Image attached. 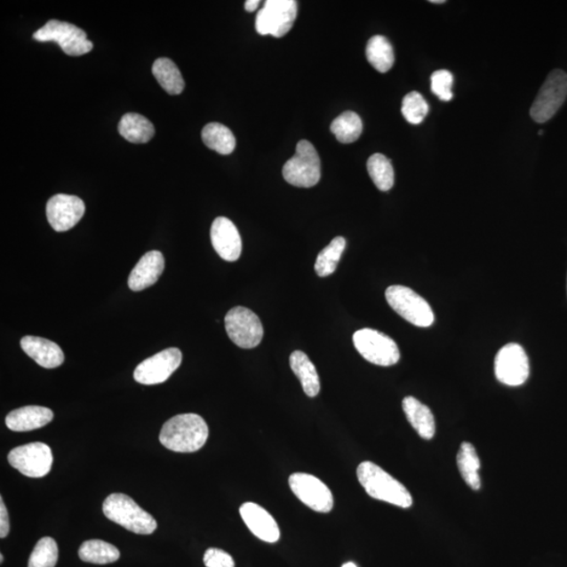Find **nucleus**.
Wrapping results in <instances>:
<instances>
[{
  "label": "nucleus",
  "mask_w": 567,
  "mask_h": 567,
  "mask_svg": "<svg viewBox=\"0 0 567 567\" xmlns=\"http://www.w3.org/2000/svg\"><path fill=\"white\" fill-rule=\"evenodd\" d=\"M208 426L198 414L188 413L167 420L160 433V443L178 453H194L204 448L208 439Z\"/></svg>",
  "instance_id": "obj_1"
},
{
  "label": "nucleus",
  "mask_w": 567,
  "mask_h": 567,
  "mask_svg": "<svg viewBox=\"0 0 567 567\" xmlns=\"http://www.w3.org/2000/svg\"><path fill=\"white\" fill-rule=\"evenodd\" d=\"M356 474L358 482L372 499L398 507H412L413 499L406 487L373 462H362Z\"/></svg>",
  "instance_id": "obj_2"
},
{
  "label": "nucleus",
  "mask_w": 567,
  "mask_h": 567,
  "mask_svg": "<svg viewBox=\"0 0 567 567\" xmlns=\"http://www.w3.org/2000/svg\"><path fill=\"white\" fill-rule=\"evenodd\" d=\"M103 514L127 531L139 535H150L157 530V522L144 511L130 496L111 494L103 502Z\"/></svg>",
  "instance_id": "obj_3"
},
{
  "label": "nucleus",
  "mask_w": 567,
  "mask_h": 567,
  "mask_svg": "<svg viewBox=\"0 0 567 567\" xmlns=\"http://www.w3.org/2000/svg\"><path fill=\"white\" fill-rule=\"evenodd\" d=\"M283 176L293 187L309 188L321 180V160L309 141L298 143L291 159L283 167Z\"/></svg>",
  "instance_id": "obj_4"
},
{
  "label": "nucleus",
  "mask_w": 567,
  "mask_h": 567,
  "mask_svg": "<svg viewBox=\"0 0 567 567\" xmlns=\"http://www.w3.org/2000/svg\"><path fill=\"white\" fill-rule=\"evenodd\" d=\"M33 38L39 43H56L68 56L84 55L92 50L88 35L80 28L66 21L52 20L46 22L33 34Z\"/></svg>",
  "instance_id": "obj_5"
},
{
  "label": "nucleus",
  "mask_w": 567,
  "mask_h": 567,
  "mask_svg": "<svg viewBox=\"0 0 567 567\" xmlns=\"http://www.w3.org/2000/svg\"><path fill=\"white\" fill-rule=\"evenodd\" d=\"M386 299L397 315L414 326L427 328L434 323L431 306L412 289L401 285L390 286L386 291Z\"/></svg>",
  "instance_id": "obj_6"
},
{
  "label": "nucleus",
  "mask_w": 567,
  "mask_h": 567,
  "mask_svg": "<svg viewBox=\"0 0 567 567\" xmlns=\"http://www.w3.org/2000/svg\"><path fill=\"white\" fill-rule=\"evenodd\" d=\"M353 344L364 360L378 366H393L401 358L395 341L378 330H358L353 335Z\"/></svg>",
  "instance_id": "obj_7"
},
{
  "label": "nucleus",
  "mask_w": 567,
  "mask_h": 567,
  "mask_svg": "<svg viewBox=\"0 0 567 567\" xmlns=\"http://www.w3.org/2000/svg\"><path fill=\"white\" fill-rule=\"evenodd\" d=\"M567 97V74L563 69H555L548 75L541 86L533 106L531 117L537 124H545L551 120L563 107Z\"/></svg>",
  "instance_id": "obj_8"
},
{
  "label": "nucleus",
  "mask_w": 567,
  "mask_h": 567,
  "mask_svg": "<svg viewBox=\"0 0 567 567\" xmlns=\"http://www.w3.org/2000/svg\"><path fill=\"white\" fill-rule=\"evenodd\" d=\"M225 328L231 341L243 349L256 348L264 337L261 320L245 307H235L228 311L225 316Z\"/></svg>",
  "instance_id": "obj_9"
},
{
  "label": "nucleus",
  "mask_w": 567,
  "mask_h": 567,
  "mask_svg": "<svg viewBox=\"0 0 567 567\" xmlns=\"http://www.w3.org/2000/svg\"><path fill=\"white\" fill-rule=\"evenodd\" d=\"M297 15L298 3L295 0H268L257 15V32L264 36H285L291 31Z\"/></svg>",
  "instance_id": "obj_10"
},
{
  "label": "nucleus",
  "mask_w": 567,
  "mask_h": 567,
  "mask_svg": "<svg viewBox=\"0 0 567 567\" xmlns=\"http://www.w3.org/2000/svg\"><path fill=\"white\" fill-rule=\"evenodd\" d=\"M8 460L9 464L23 475L42 478L48 475L51 471L53 454L48 444L32 443L12 450Z\"/></svg>",
  "instance_id": "obj_11"
},
{
  "label": "nucleus",
  "mask_w": 567,
  "mask_h": 567,
  "mask_svg": "<svg viewBox=\"0 0 567 567\" xmlns=\"http://www.w3.org/2000/svg\"><path fill=\"white\" fill-rule=\"evenodd\" d=\"M495 375L501 384L522 386L529 379V357L519 344H507L497 353Z\"/></svg>",
  "instance_id": "obj_12"
},
{
  "label": "nucleus",
  "mask_w": 567,
  "mask_h": 567,
  "mask_svg": "<svg viewBox=\"0 0 567 567\" xmlns=\"http://www.w3.org/2000/svg\"><path fill=\"white\" fill-rule=\"evenodd\" d=\"M289 485L293 494L311 510L318 513L332 510V491L317 477L307 473H294L289 477Z\"/></svg>",
  "instance_id": "obj_13"
},
{
  "label": "nucleus",
  "mask_w": 567,
  "mask_h": 567,
  "mask_svg": "<svg viewBox=\"0 0 567 567\" xmlns=\"http://www.w3.org/2000/svg\"><path fill=\"white\" fill-rule=\"evenodd\" d=\"M182 352L178 348H169L147 358L139 363L134 372V379L141 385H159L171 378L180 367Z\"/></svg>",
  "instance_id": "obj_14"
},
{
  "label": "nucleus",
  "mask_w": 567,
  "mask_h": 567,
  "mask_svg": "<svg viewBox=\"0 0 567 567\" xmlns=\"http://www.w3.org/2000/svg\"><path fill=\"white\" fill-rule=\"evenodd\" d=\"M84 212V202L76 196L56 195L46 204V217L57 233L73 228L83 219Z\"/></svg>",
  "instance_id": "obj_15"
},
{
  "label": "nucleus",
  "mask_w": 567,
  "mask_h": 567,
  "mask_svg": "<svg viewBox=\"0 0 567 567\" xmlns=\"http://www.w3.org/2000/svg\"><path fill=\"white\" fill-rule=\"evenodd\" d=\"M213 248L225 261L235 262L242 253V239L238 228L225 217L213 221L211 229Z\"/></svg>",
  "instance_id": "obj_16"
},
{
  "label": "nucleus",
  "mask_w": 567,
  "mask_h": 567,
  "mask_svg": "<svg viewBox=\"0 0 567 567\" xmlns=\"http://www.w3.org/2000/svg\"><path fill=\"white\" fill-rule=\"evenodd\" d=\"M243 522L259 539L268 543L279 541L281 531L276 519L261 506L254 502H245L240 507Z\"/></svg>",
  "instance_id": "obj_17"
},
{
  "label": "nucleus",
  "mask_w": 567,
  "mask_h": 567,
  "mask_svg": "<svg viewBox=\"0 0 567 567\" xmlns=\"http://www.w3.org/2000/svg\"><path fill=\"white\" fill-rule=\"evenodd\" d=\"M165 268L164 254L158 251L149 252L132 270L129 287L132 291H141L157 283Z\"/></svg>",
  "instance_id": "obj_18"
},
{
  "label": "nucleus",
  "mask_w": 567,
  "mask_h": 567,
  "mask_svg": "<svg viewBox=\"0 0 567 567\" xmlns=\"http://www.w3.org/2000/svg\"><path fill=\"white\" fill-rule=\"evenodd\" d=\"M20 346L26 355L36 362L40 367L54 369L61 366L65 362L63 351L54 341L28 335L21 339Z\"/></svg>",
  "instance_id": "obj_19"
},
{
  "label": "nucleus",
  "mask_w": 567,
  "mask_h": 567,
  "mask_svg": "<svg viewBox=\"0 0 567 567\" xmlns=\"http://www.w3.org/2000/svg\"><path fill=\"white\" fill-rule=\"evenodd\" d=\"M54 419L49 408L27 406L12 411L5 419V425L15 432H28L40 429Z\"/></svg>",
  "instance_id": "obj_20"
},
{
  "label": "nucleus",
  "mask_w": 567,
  "mask_h": 567,
  "mask_svg": "<svg viewBox=\"0 0 567 567\" xmlns=\"http://www.w3.org/2000/svg\"><path fill=\"white\" fill-rule=\"evenodd\" d=\"M403 409L410 425L421 438L430 441L435 435V419L429 407L413 396L403 398Z\"/></svg>",
  "instance_id": "obj_21"
},
{
  "label": "nucleus",
  "mask_w": 567,
  "mask_h": 567,
  "mask_svg": "<svg viewBox=\"0 0 567 567\" xmlns=\"http://www.w3.org/2000/svg\"><path fill=\"white\" fill-rule=\"evenodd\" d=\"M289 362H291L293 373L297 375L300 384H302L305 395L315 397L321 391V381L314 363L310 361L306 353L299 350L292 353Z\"/></svg>",
  "instance_id": "obj_22"
},
{
  "label": "nucleus",
  "mask_w": 567,
  "mask_h": 567,
  "mask_svg": "<svg viewBox=\"0 0 567 567\" xmlns=\"http://www.w3.org/2000/svg\"><path fill=\"white\" fill-rule=\"evenodd\" d=\"M118 131L125 140L132 143H147L155 135V127L142 115L129 113L121 118Z\"/></svg>",
  "instance_id": "obj_23"
},
{
  "label": "nucleus",
  "mask_w": 567,
  "mask_h": 567,
  "mask_svg": "<svg viewBox=\"0 0 567 567\" xmlns=\"http://www.w3.org/2000/svg\"><path fill=\"white\" fill-rule=\"evenodd\" d=\"M367 60L376 71L387 73L395 65V51L393 46L384 36L376 35L369 40L366 48Z\"/></svg>",
  "instance_id": "obj_24"
},
{
  "label": "nucleus",
  "mask_w": 567,
  "mask_h": 567,
  "mask_svg": "<svg viewBox=\"0 0 567 567\" xmlns=\"http://www.w3.org/2000/svg\"><path fill=\"white\" fill-rule=\"evenodd\" d=\"M153 74L162 89L170 95H179L184 90V80L175 62L169 58H159L153 65Z\"/></svg>",
  "instance_id": "obj_25"
},
{
  "label": "nucleus",
  "mask_w": 567,
  "mask_h": 567,
  "mask_svg": "<svg viewBox=\"0 0 567 567\" xmlns=\"http://www.w3.org/2000/svg\"><path fill=\"white\" fill-rule=\"evenodd\" d=\"M457 466H459L460 475L468 487L478 491L482 487L479 476L480 460L472 443H461L459 454H457Z\"/></svg>",
  "instance_id": "obj_26"
},
{
  "label": "nucleus",
  "mask_w": 567,
  "mask_h": 567,
  "mask_svg": "<svg viewBox=\"0 0 567 567\" xmlns=\"http://www.w3.org/2000/svg\"><path fill=\"white\" fill-rule=\"evenodd\" d=\"M202 140L208 148L220 155H229L236 148V138L228 126L212 123L204 126L202 131Z\"/></svg>",
  "instance_id": "obj_27"
},
{
  "label": "nucleus",
  "mask_w": 567,
  "mask_h": 567,
  "mask_svg": "<svg viewBox=\"0 0 567 567\" xmlns=\"http://www.w3.org/2000/svg\"><path fill=\"white\" fill-rule=\"evenodd\" d=\"M79 558L84 563L94 564H108L120 558L119 549L111 543L102 540H89L81 545Z\"/></svg>",
  "instance_id": "obj_28"
},
{
  "label": "nucleus",
  "mask_w": 567,
  "mask_h": 567,
  "mask_svg": "<svg viewBox=\"0 0 567 567\" xmlns=\"http://www.w3.org/2000/svg\"><path fill=\"white\" fill-rule=\"evenodd\" d=\"M369 176L381 192H387L395 185V170L391 161L381 154H374L367 162Z\"/></svg>",
  "instance_id": "obj_29"
},
{
  "label": "nucleus",
  "mask_w": 567,
  "mask_h": 567,
  "mask_svg": "<svg viewBox=\"0 0 567 567\" xmlns=\"http://www.w3.org/2000/svg\"><path fill=\"white\" fill-rule=\"evenodd\" d=\"M345 248L346 240L343 236H337L330 242V244L318 253L315 266L316 274L321 277L332 275L338 268Z\"/></svg>",
  "instance_id": "obj_30"
},
{
  "label": "nucleus",
  "mask_w": 567,
  "mask_h": 567,
  "mask_svg": "<svg viewBox=\"0 0 567 567\" xmlns=\"http://www.w3.org/2000/svg\"><path fill=\"white\" fill-rule=\"evenodd\" d=\"M331 132L340 143L355 142L363 132L362 119L355 112H345L333 121Z\"/></svg>",
  "instance_id": "obj_31"
},
{
  "label": "nucleus",
  "mask_w": 567,
  "mask_h": 567,
  "mask_svg": "<svg viewBox=\"0 0 567 567\" xmlns=\"http://www.w3.org/2000/svg\"><path fill=\"white\" fill-rule=\"evenodd\" d=\"M58 561V547L53 538L44 537L34 547L28 567H55Z\"/></svg>",
  "instance_id": "obj_32"
},
{
  "label": "nucleus",
  "mask_w": 567,
  "mask_h": 567,
  "mask_svg": "<svg viewBox=\"0 0 567 567\" xmlns=\"http://www.w3.org/2000/svg\"><path fill=\"white\" fill-rule=\"evenodd\" d=\"M402 113L411 124H420L429 113V104L419 92H411L403 98Z\"/></svg>",
  "instance_id": "obj_33"
},
{
  "label": "nucleus",
  "mask_w": 567,
  "mask_h": 567,
  "mask_svg": "<svg viewBox=\"0 0 567 567\" xmlns=\"http://www.w3.org/2000/svg\"><path fill=\"white\" fill-rule=\"evenodd\" d=\"M454 77L452 73L447 69H439L434 72L431 76V90L434 95H436L442 101L452 100L453 92L452 85Z\"/></svg>",
  "instance_id": "obj_34"
},
{
  "label": "nucleus",
  "mask_w": 567,
  "mask_h": 567,
  "mask_svg": "<svg viewBox=\"0 0 567 567\" xmlns=\"http://www.w3.org/2000/svg\"><path fill=\"white\" fill-rule=\"evenodd\" d=\"M206 567H235V560L223 549L211 547L204 554Z\"/></svg>",
  "instance_id": "obj_35"
},
{
  "label": "nucleus",
  "mask_w": 567,
  "mask_h": 567,
  "mask_svg": "<svg viewBox=\"0 0 567 567\" xmlns=\"http://www.w3.org/2000/svg\"><path fill=\"white\" fill-rule=\"evenodd\" d=\"M7 507L4 506V502L0 499V538H5L9 535L10 522Z\"/></svg>",
  "instance_id": "obj_36"
},
{
  "label": "nucleus",
  "mask_w": 567,
  "mask_h": 567,
  "mask_svg": "<svg viewBox=\"0 0 567 567\" xmlns=\"http://www.w3.org/2000/svg\"><path fill=\"white\" fill-rule=\"evenodd\" d=\"M259 4V0H247L245 3V10L247 12H254L258 9Z\"/></svg>",
  "instance_id": "obj_37"
},
{
  "label": "nucleus",
  "mask_w": 567,
  "mask_h": 567,
  "mask_svg": "<svg viewBox=\"0 0 567 567\" xmlns=\"http://www.w3.org/2000/svg\"><path fill=\"white\" fill-rule=\"evenodd\" d=\"M341 567H357L355 563H345L343 566Z\"/></svg>",
  "instance_id": "obj_38"
},
{
  "label": "nucleus",
  "mask_w": 567,
  "mask_h": 567,
  "mask_svg": "<svg viewBox=\"0 0 567 567\" xmlns=\"http://www.w3.org/2000/svg\"><path fill=\"white\" fill-rule=\"evenodd\" d=\"M432 4H444V0H431Z\"/></svg>",
  "instance_id": "obj_39"
},
{
  "label": "nucleus",
  "mask_w": 567,
  "mask_h": 567,
  "mask_svg": "<svg viewBox=\"0 0 567 567\" xmlns=\"http://www.w3.org/2000/svg\"><path fill=\"white\" fill-rule=\"evenodd\" d=\"M0 561H2V563H4V555H0Z\"/></svg>",
  "instance_id": "obj_40"
},
{
  "label": "nucleus",
  "mask_w": 567,
  "mask_h": 567,
  "mask_svg": "<svg viewBox=\"0 0 567 567\" xmlns=\"http://www.w3.org/2000/svg\"><path fill=\"white\" fill-rule=\"evenodd\" d=\"M542 134H543V132H542V130H541V131L539 132V135L541 136Z\"/></svg>",
  "instance_id": "obj_41"
}]
</instances>
